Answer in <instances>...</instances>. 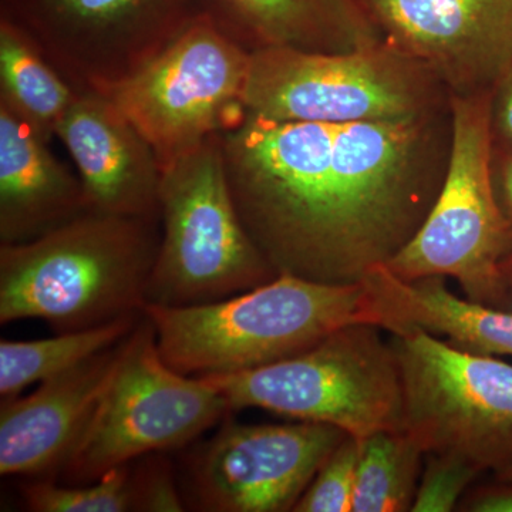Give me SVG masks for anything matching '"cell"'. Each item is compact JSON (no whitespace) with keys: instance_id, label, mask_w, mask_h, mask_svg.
I'll list each match as a JSON object with an SVG mask.
<instances>
[{"instance_id":"44dd1931","label":"cell","mask_w":512,"mask_h":512,"mask_svg":"<svg viewBox=\"0 0 512 512\" xmlns=\"http://www.w3.org/2000/svg\"><path fill=\"white\" fill-rule=\"evenodd\" d=\"M359 443L352 512L412 511L424 451L404 430L379 431Z\"/></svg>"},{"instance_id":"5bb4252c","label":"cell","mask_w":512,"mask_h":512,"mask_svg":"<svg viewBox=\"0 0 512 512\" xmlns=\"http://www.w3.org/2000/svg\"><path fill=\"white\" fill-rule=\"evenodd\" d=\"M128 336L69 372L39 383L28 396L2 402L3 477L52 478L60 473L123 359Z\"/></svg>"},{"instance_id":"d4e9b609","label":"cell","mask_w":512,"mask_h":512,"mask_svg":"<svg viewBox=\"0 0 512 512\" xmlns=\"http://www.w3.org/2000/svg\"><path fill=\"white\" fill-rule=\"evenodd\" d=\"M165 453L150 454L136 460L141 481V511L181 512L187 510L178 490L177 474Z\"/></svg>"},{"instance_id":"484cf974","label":"cell","mask_w":512,"mask_h":512,"mask_svg":"<svg viewBox=\"0 0 512 512\" xmlns=\"http://www.w3.org/2000/svg\"><path fill=\"white\" fill-rule=\"evenodd\" d=\"M490 123L493 147L512 150V63L491 90Z\"/></svg>"},{"instance_id":"4fadbf2b","label":"cell","mask_w":512,"mask_h":512,"mask_svg":"<svg viewBox=\"0 0 512 512\" xmlns=\"http://www.w3.org/2000/svg\"><path fill=\"white\" fill-rule=\"evenodd\" d=\"M384 42L450 94L490 92L512 63V0H362Z\"/></svg>"},{"instance_id":"30bf717a","label":"cell","mask_w":512,"mask_h":512,"mask_svg":"<svg viewBox=\"0 0 512 512\" xmlns=\"http://www.w3.org/2000/svg\"><path fill=\"white\" fill-rule=\"evenodd\" d=\"M403 430L424 454H454L495 474L512 466V365L412 328L390 338Z\"/></svg>"},{"instance_id":"ac0fdd59","label":"cell","mask_w":512,"mask_h":512,"mask_svg":"<svg viewBox=\"0 0 512 512\" xmlns=\"http://www.w3.org/2000/svg\"><path fill=\"white\" fill-rule=\"evenodd\" d=\"M363 281L375 298L379 326L390 335L419 328L468 352L512 356V311L458 298L443 276L403 281L382 265Z\"/></svg>"},{"instance_id":"7402d4cb","label":"cell","mask_w":512,"mask_h":512,"mask_svg":"<svg viewBox=\"0 0 512 512\" xmlns=\"http://www.w3.org/2000/svg\"><path fill=\"white\" fill-rule=\"evenodd\" d=\"M22 497L35 512H141L136 461L87 484L59 485L52 478H33L23 485Z\"/></svg>"},{"instance_id":"f1b7e54d","label":"cell","mask_w":512,"mask_h":512,"mask_svg":"<svg viewBox=\"0 0 512 512\" xmlns=\"http://www.w3.org/2000/svg\"><path fill=\"white\" fill-rule=\"evenodd\" d=\"M495 480L503 481V483H512V466L495 474Z\"/></svg>"},{"instance_id":"4316f807","label":"cell","mask_w":512,"mask_h":512,"mask_svg":"<svg viewBox=\"0 0 512 512\" xmlns=\"http://www.w3.org/2000/svg\"><path fill=\"white\" fill-rule=\"evenodd\" d=\"M461 511L512 512V483L497 481L495 485L471 491L460 503Z\"/></svg>"},{"instance_id":"8992f818","label":"cell","mask_w":512,"mask_h":512,"mask_svg":"<svg viewBox=\"0 0 512 512\" xmlns=\"http://www.w3.org/2000/svg\"><path fill=\"white\" fill-rule=\"evenodd\" d=\"M380 330L372 323H350L281 362L198 377L221 390L232 412L262 409L338 427L362 441L379 431L403 430L399 360Z\"/></svg>"},{"instance_id":"cb8c5ba5","label":"cell","mask_w":512,"mask_h":512,"mask_svg":"<svg viewBox=\"0 0 512 512\" xmlns=\"http://www.w3.org/2000/svg\"><path fill=\"white\" fill-rule=\"evenodd\" d=\"M483 473L466 458L454 454H426L412 511L456 510L467 488Z\"/></svg>"},{"instance_id":"7c38bea8","label":"cell","mask_w":512,"mask_h":512,"mask_svg":"<svg viewBox=\"0 0 512 512\" xmlns=\"http://www.w3.org/2000/svg\"><path fill=\"white\" fill-rule=\"evenodd\" d=\"M348 434L328 424L221 421L184 463V501L202 512L293 511Z\"/></svg>"},{"instance_id":"ba28073f","label":"cell","mask_w":512,"mask_h":512,"mask_svg":"<svg viewBox=\"0 0 512 512\" xmlns=\"http://www.w3.org/2000/svg\"><path fill=\"white\" fill-rule=\"evenodd\" d=\"M232 413L204 377L175 372L158 352L156 330L143 319L92 419L60 470L67 484H87L138 458L181 450Z\"/></svg>"},{"instance_id":"52a82bcc","label":"cell","mask_w":512,"mask_h":512,"mask_svg":"<svg viewBox=\"0 0 512 512\" xmlns=\"http://www.w3.org/2000/svg\"><path fill=\"white\" fill-rule=\"evenodd\" d=\"M448 90L384 40L349 53L288 47L251 52L244 106L278 121L370 123L419 119L446 109Z\"/></svg>"},{"instance_id":"7a4b0ae2","label":"cell","mask_w":512,"mask_h":512,"mask_svg":"<svg viewBox=\"0 0 512 512\" xmlns=\"http://www.w3.org/2000/svg\"><path fill=\"white\" fill-rule=\"evenodd\" d=\"M160 218L87 212L23 244H0V323L40 319L56 333L143 313Z\"/></svg>"},{"instance_id":"9c48e42d","label":"cell","mask_w":512,"mask_h":512,"mask_svg":"<svg viewBox=\"0 0 512 512\" xmlns=\"http://www.w3.org/2000/svg\"><path fill=\"white\" fill-rule=\"evenodd\" d=\"M249 64L251 52L198 13L158 55L100 94L146 138L163 170L244 119Z\"/></svg>"},{"instance_id":"603a6c76","label":"cell","mask_w":512,"mask_h":512,"mask_svg":"<svg viewBox=\"0 0 512 512\" xmlns=\"http://www.w3.org/2000/svg\"><path fill=\"white\" fill-rule=\"evenodd\" d=\"M360 443L346 436L319 468L293 512H352Z\"/></svg>"},{"instance_id":"9a60e30c","label":"cell","mask_w":512,"mask_h":512,"mask_svg":"<svg viewBox=\"0 0 512 512\" xmlns=\"http://www.w3.org/2000/svg\"><path fill=\"white\" fill-rule=\"evenodd\" d=\"M56 137L76 165L90 211L160 218V161L106 96L77 93Z\"/></svg>"},{"instance_id":"d6986e66","label":"cell","mask_w":512,"mask_h":512,"mask_svg":"<svg viewBox=\"0 0 512 512\" xmlns=\"http://www.w3.org/2000/svg\"><path fill=\"white\" fill-rule=\"evenodd\" d=\"M77 93L32 36L9 16L0 15V106L50 144Z\"/></svg>"},{"instance_id":"8fae6325","label":"cell","mask_w":512,"mask_h":512,"mask_svg":"<svg viewBox=\"0 0 512 512\" xmlns=\"http://www.w3.org/2000/svg\"><path fill=\"white\" fill-rule=\"evenodd\" d=\"M200 13L198 0H0L77 92L140 69Z\"/></svg>"},{"instance_id":"277c9868","label":"cell","mask_w":512,"mask_h":512,"mask_svg":"<svg viewBox=\"0 0 512 512\" xmlns=\"http://www.w3.org/2000/svg\"><path fill=\"white\" fill-rule=\"evenodd\" d=\"M490 92L450 94L451 146L439 197L417 234L387 262L403 281L456 279L468 301L512 311V225L491 181Z\"/></svg>"},{"instance_id":"f546056e","label":"cell","mask_w":512,"mask_h":512,"mask_svg":"<svg viewBox=\"0 0 512 512\" xmlns=\"http://www.w3.org/2000/svg\"><path fill=\"white\" fill-rule=\"evenodd\" d=\"M507 276H508V281H510V284L512 286V261L507 266Z\"/></svg>"},{"instance_id":"2e32d148","label":"cell","mask_w":512,"mask_h":512,"mask_svg":"<svg viewBox=\"0 0 512 512\" xmlns=\"http://www.w3.org/2000/svg\"><path fill=\"white\" fill-rule=\"evenodd\" d=\"M87 212L92 211L79 174L0 106V244L33 241Z\"/></svg>"},{"instance_id":"e0dca14e","label":"cell","mask_w":512,"mask_h":512,"mask_svg":"<svg viewBox=\"0 0 512 512\" xmlns=\"http://www.w3.org/2000/svg\"><path fill=\"white\" fill-rule=\"evenodd\" d=\"M198 10L248 52L349 53L383 40L362 0H198Z\"/></svg>"},{"instance_id":"3957f363","label":"cell","mask_w":512,"mask_h":512,"mask_svg":"<svg viewBox=\"0 0 512 512\" xmlns=\"http://www.w3.org/2000/svg\"><path fill=\"white\" fill-rule=\"evenodd\" d=\"M158 352L185 376L231 375L299 355L350 323L379 326L365 281L323 284L293 275L207 305H146Z\"/></svg>"},{"instance_id":"ffe728a7","label":"cell","mask_w":512,"mask_h":512,"mask_svg":"<svg viewBox=\"0 0 512 512\" xmlns=\"http://www.w3.org/2000/svg\"><path fill=\"white\" fill-rule=\"evenodd\" d=\"M143 313L124 316L96 328L57 333L49 339L0 342V397L2 402L22 396L35 383L69 372L90 357L117 345L130 335Z\"/></svg>"},{"instance_id":"5b68a950","label":"cell","mask_w":512,"mask_h":512,"mask_svg":"<svg viewBox=\"0 0 512 512\" xmlns=\"http://www.w3.org/2000/svg\"><path fill=\"white\" fill-rule=\"evenodd\" d=\"M160 221L146 305H207L279 276L239 217L220 134L163 167Z\"/></svg>"},{"instance_id":"83f0119b","label":"cell","mask_w":512,"mask_h":512,"mask_svg":"<svg viewBox=\"0 0 512 512\" xmlns=\"http://www.w3.org/2000/svg\"><path fill=\"white\" fill-rule=\"evenodd\" d=\"M491 181L495 198L504 217L512 225V150L493 147L491 156Z\"/></svg>"},{"instance_id":"6da1fadb","label":"cell","mask_w":512,"mask_h":512,"mask_svg":"<svg viewBox=\"0 0 512 512\" xmlns=\"http://www.w3.org/2000/svg\"><path fill=\"white\" fill-rule=\"evenodd\" d=\"M444 117L330 124L245 113L222 131L235 207L276 274L356 284L399 254L443 187Z\"/></svg>"}]
</instances>
